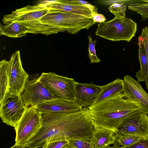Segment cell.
Returning <instances> with one entry per match:
<instances>
[{"instance_id":"cell-1","label":"cell","mask_w":148,"mask_h":148,"mask_svg":"<svg viewBox=\"0 0 148 148\" xmlns=\"http://www.w3.org/2000/svg\"><path fill=\"white\" fill-rule=\"evenodd\" d=\"M42 118L41 127L28 143L31 148H42L55 141H92L95 126L88 108L71 113L42 114Z\"/></svg>"},{"instance_id":"cell-2","label":"cell","mask_w":148,"mask_h":148,"mask_svg":"<svg viewBox=\"0 0 148 148\" xmlns=\"http://www.w3.org/2000/svg\"><path fill=\"white\" fill-rule=\"evenodd\" d=\"M88 109L95 127L109 130L115 134L125 119L142 112L140 104L127 98L123 92L107 98Z\"/></svg>"},{"instance_id":"cell-3","label":"cell","mask_w":148,"mask_h":148,"mask_svg":"<svg viewBox=\"0 0 148 148\" xmlns=\"http://www.w3.org/2000/svg\"><path fill=\"white\" fill-rule=\"evenodd\" d=\"M39 21L50 35L65 32L76 34L82 29L88 30L95 23L92 18L51 8Z\"/></svg>"},{"instance_id":"cell-4","label":"cell","mask_w":148,"mask_h":148,"mask_svg":"<svg viewBox=\"0 0 148 148\" xmlns=\"http://www.w3.org/2000/svg\"><path fill=\"white\" fill-rule=\"evenodd\" d=\"M137 30L136 22L130 18L115 17L107 22L99 23L96 35L112 41L130 42Z\"/></svg>"},{"instance_id":"cell-5","label":"cell","mask_w":148,"mask_h":148,"mask_svg":"<svg viewBox=\"0 0 148 148\" xmlns=\"http://www.w3.org/2000/svg\"><path fill=\"white\" fill-rule=\"evenodd\" d=\"M50 8L46 6V3L27 5L4 16L2 21L5 25L12 22L23 23L38 34L48 35V31L44 27L39 20L48 12Z\"/></svg>"},{"instance_id":"cell-6","label":"cell","mask_w":148,"mask_h":148,"mask_svg":"<svg viewBox=\"0 0 148 148\" xmlns=\"http://www.w3.org/2000/svg\"><path fill=\"white\" fill-rule=\"evenodd\" d=\"M42 114L36 106L26 108L22 116L14 127L16 132L15 144H27L42 126Z\"/></svg>"},{"instance_id":"cell-7","label":"cell","mask_w":148,"mask_h":148,"mask_svg":"<svg viewBox=\"0 0 148 148\" xmlns=\"http://www.w3.org/2000/svg\"><path fill=\"white\" fill-rule=\"evenodd\" d=\"M40 81L56 98L75 101L74 79L58 75L54 73H43L39 77Z\"/></svg>"},{"instance_id":"cell-8","label":"cell","mask_w":148,"mask_h":148,"mask_svg":"<svg viewBox=\"0 0 148 148\" xmlns=\"http://www.w3.org/2000/svg\"><path fill=\"white\" fill-rule=\"evenodd\" d=\"M0 105V116L2 121L14 127L22 116L27 107L21 95L10 91Z\"/></svg>"},{"instance_id":"cell-9","label":"cell","mask_w":148,"mask_h":148,"mask_svg":"<svg viewBox=\"0 0 148 148\" xmlns=\"http://www.w3.org/2000/svg\"><path fill=\"white\" fill-rule=\"evenodd\" d=\"M21 96L27 107L36 106L56 99L40 81L39 77L28 79Z\"/></svg>"},{"instance_id":"cell-10","label":"cell","mask_w":148,"mask_h":148,"mask_svg":"<svg viewBox=\"0 0 148 148\" xmlns=\"http://www.w3.org/2000/svg\"><path fill=\"white\" fill-rule=\"evenodd\" d=\"M9 62L10 91L21 95L24 89L29 75L23 67L19 50L11 55Z\"/></svg>"},{"instance_id":"cell-11","label":"cell","mask_w":148,"mask_h":148,"mask_svg":"<svg viewBox=\"0 0 148 148\" xmlns=\"http://www.w3.org/2000/svg\"><path fill=\"white\" fill-rule=\"evenodd\" d=\"M115 134L141 137L148 135V116L140 112L128 117L120 124Z\"/></svg>"},{"instance_id":"cell-12","label":"cell","mask_w":148,"mask_h":148,"mask_svg":"<svg viewBox=\"0 0 148 148\" xmlns=\"http://www.w3.org/2000/svg\"><path fill=\"white\" fill-rule=\"evenodd\" d=\"M124 93L128 99L138 102L142 113L148 114V94L137 80L129 75L123 78Z\"/></svg>"},{"instance_id":"cell-13","label":"cell","mask_w":148,"mask_h":148,"mask_svg":"<svg viewBox=\"0 0 148 148\" xmlns=\"http://www.w3.org/2000/svg\"><path fill=\"white\" fill-rule=\"evenodd\" d=\"M36 107L42 114L68 113L83 109L75 101L57 98L38 105Z\"/></svg>"},{"instance_id":"cell-14","label":"cell","mask_w":148,"mask_h":148,"mask_svg":"<svg viewBox=\"0 0 148 148\" xmlns=\"http://www.w3.org/2000/svg\"><path fill=\"white\" fill-rule=\"evenodd\" d=\"M102 86L93 82L81 83L76 82L75 84V101L83 108H88L93 103Z\"/></svg>"},{"instance_id":"cell-15","label":"cell","mask_w":148,"mask_h":148,"mask_svg":"<svg viewBox=\"0 0 148 148\" xmlns=\"http://www.w3.org/2000/svg\"><path fill=\"white\" fill-rule=\"evenodd\" d=\"M46 6L48 8L92 18L91 11L85 5L67 3L63 2V0H57L46 3Z\"/></svg>"},{"instance_id":"cell-16","label":"cell","mask_w":148,"mask_h":148,"mask_svg":"<svg viewBox=\"0 0 148 148\" xmlns=\"http://www.w3.org/2000/svg\"><path fill=\"white\" fill-rule=\"evenodd\" d=\"M0 31V35L12 38L24 36L27 33L37 34L25 23L17 22H12L3 26L1 24Z\"/></svg>"},{"instance_id":"cell-17","label":"cell","mask_w":148,"mask_h":148,"mask_svg":"<svg viewBox=\"0 0 148 148\" xmlns=\"http://www.w3.org/2000/svg\"><path fill=\"white\" fill-rule=\"evenodd\" d=\"M124 91L123 80L118 78L112 82L102 86L101 90L98 93L91 106L111 96L122 93Z\"/></svg>"},{"instance_id":"cell-18","label":"cell","mask_w":148,"mask_h":148,"mask_svg":"<svg viewBox=\"0 0 148 148\" xmlns=\"http://www.w3.org/2000/svg\"><path fill=\"white\" fill-rule=\"evenodd\" d=\"M115 134L111 130L95 127L92 140L95 148H105L113 144Z\"/></svg>"},{"instance_id":"cell-19","label":"cell","mask_w":148,"mask_h":148,"mask_svg":"<svg viewBox=\"0 0 148 148\" xmlns=\"http://www.w3.org/2000/svg\"><path fill=\"white\" fill-rule=\"evenodd\" d=\"M9 63L5 60L0 62V104L10 91L9 77Z\"/></svg>"},{"instance_id":"cell-20","label":"cell","mask_w":148,"mask_h":148,"mask_svg":"<svg viewBox=\"0 0 148 148\" xmlns=\"http://www.w3.org/2000/svg\"><path fill=\"white\" fill-rule=\"evenodd\" d=\"M139 46L138 60L140 69L136 73L135 77L139 82H145L147 76L148 70L146 54L142 44L138 42Z\"/></svg>"},{"instance_id":"cell-21","label":"cell","mask_w":148,"mask_h":148,"mask_svg":"<svg viewBox=\"0 0 148 148\" xmlns=\"http://www.w3.org/2000/svg\"><path fill=\"white\" fill-rule=\"evenodd\" d=\"M142 137L135 135H122L115 134L113 146L116 147L128 146L137 142Z\"/></svg>"},{"instance_id":"cell-22","label":"cell","mask_w":148,"mask_h":148,"mask_svg":"<svg viewBox=\"0 0 148 148\" xmlns=\"http://www.w3.org/2000/svg\"><path fill=\"white\" fill-rule=\"evenodd\" d=\"M135 2L130 4L128 9L139 14L143 20L148 18V3Z\"/></svg>"},{"instance_id":"cell-23","label":"cell","mask_w":148,"mask_h":148,"mask_svg":"<svg viewBox=\"0 0 148 148\" xmlns=\"http://www.w3.org/2000/svg\"><path fill=\"white\" fill-rule=\"evenodd\" d=\"M138 42L142 44L146 56L147 65L148 70L147 76L145 82L146 87L148 91V27L146 26L144 28L140 35L138 37Z\"/></svg>"},{"instance_id":"cell-24","label":"cell","mask_w":148,"mask_h":148,"mask_svg":"<svg viewBox=\"0 0 148 148\" xmlns=\"http://www.w3.org/2000/svg\"><path fill=\"white\" fill-rule=\"evenodd\" d=\"M126 6L124 4L114 3L110 5L108 9L113 14L115 17L118 18H125Z\"/></svg>"},{"instance_id":"cell-25","label":"cell","mask_w":148,"mask_h":148,"mask_svg":"<svg viewBox=\"0 0 148 148\" xmlns=\"http://www.w3.org/2000/svg\"><path fill=\"white\" fill-rule=\"evenodd\" d=\"M88 56L90 59V63H99L101 60L97 56L95 50L97 40H95L93 41L90 35L88 36Z\"/></svg>"},{"instance_id":"cell-26","label":"cell","mask_w":148,"mask_h":148,"mask_svg":"<svg viewBox=\"0 0 148 148\" xmlns=\"http://www.w3.org/2000/svg\"><path fill=\"white\" fill-rule=\"evenodd\" d=\"M66 148H95V147L92 141L73 140L68 141Z\"/></svg>"},{"instance_id":"cell-27","label":"cell","mask_w":148,"mask_h":148,"mask_svg":"<svg viewBox=\"0 0 148 148\" xmlns=\"http://www.w3.org/2000/svg\"><path fill=\"white\" fill-rule=\"evenodd\" d=\"M122 148H148V135L142 137L132 145Z\"/></svg>"},{"instance_id":"cell-28","label":"cell","mask_w":148,"mask_h":148,"mask_svg":"<svg viewBox=\"0 0 148 148\" xmlns=\"http://www.w3.org/2000/svg\"><path fill=\"white\" fill-rule=\"evenodd\" d=\"M68 142L67 141L51 142L45 144L42 148H66Z\"/></svg>"},{"instance_id":"cell-29","label":"cell","mask_w":148,"mask_h":148,"mask_svg":"<svg viewBox=\"0 0 148 148\" xmlns=\"http://www.w3.org/2000/svg\"><path fill=\"white\" fill-rule=\"evenodd\" d=\"M63 1L67 3L82 4L88 6L91 11L92 13L98 12L97 7L93 5L88 2L82 0H63Z\"/></svg>"},{"instance_id":"cell-30","label":"cell","mask_w":148,"mask_h":148,"mask_svg":"<svg viewBox=\"0 0 148 148\" xmlns=\"http://www.w3.org/2000/svg\"><path fill=\"white\" fill-rule=\"evenodd\" d=\"M92 18L95 23L103 22L106 20V18L103 15L98 12L92 13Z\"/></svg>"},{"instance_id":"cell-31","label":"cell","mask_w":148,"mask_h":148,"mask_svg":"<svg viewBox=\"0 0 148 148\" xmlns=\"http://www.w3.org/2000/svg\"><path fill=\"white\" fill-rule=\"evenodd\" d=\"M129 1L125 0H103L100 1V3L102 4L106 5H110L114 3H120L125 4L126 3Z\"/></svg>"},{"instance_id":"cell-32","label":"cell","mask_w":148,"mask_h":148,"mask_svg":"<svg viewBox=\"0 0 148 148\" xmlns=\"http://www.w3.org/2000/svg\"><path fill=\"white\" fill-rule=\"evenodd\" d=\"M9 148H31V147L27 143L23 145H16L15 144L12 147Z\"/></svg>"},{"instance_id":"cell-33","label":"cell","mask_w":148,"mask_h":148,"mask_svg":"<svg viewBox=\"0 0 148 148\" xmlns=\"http://www.w3.org/2000/svg\"><path fill=\"white\" fill-rule=\"evenodd\" d=\"M105 148H122V147H114L113 146H108L107 147H105Z\"/></svg>"},{"instance_id":"cell-34","label":"cell","mask_w":148,"mask_h":148,"mask_svg":"<svg viewBox=\"0 0 148 148\" xmlns=\"http://www.w3.org/2000/svg\"><path fill=\"white\" fill-rule=\"evenodd\" d=\"M142 1H143V2L148 3V0H142Z\"/></svg>"}]
</instances>
